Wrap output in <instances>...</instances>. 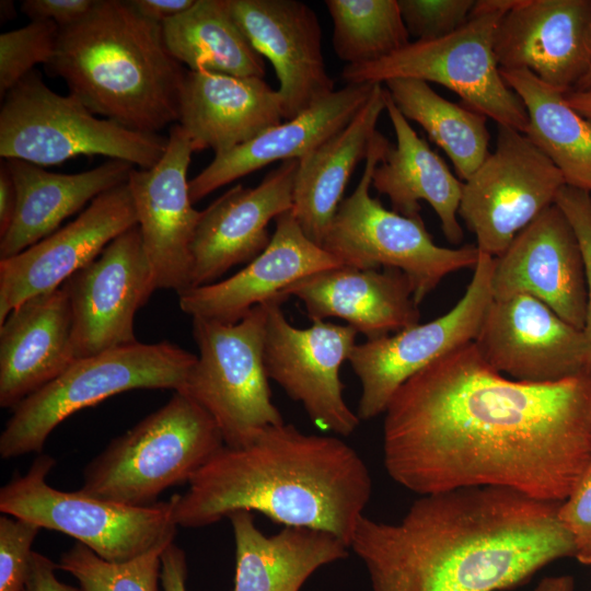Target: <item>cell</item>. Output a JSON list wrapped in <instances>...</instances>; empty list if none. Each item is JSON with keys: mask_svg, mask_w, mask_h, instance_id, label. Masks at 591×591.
<instances>
[{"mask_svg": "<svg viewBox=\"0 0 591 591\" xmlns=\"http://www.w3.org/2000/svg\"><path fill=\"white\" fill-rule=\"evenodd\" d=\"M571 91L589 92L591 91V67L589 71L582 77V79L575 85Z\"/></svg>", "mask_w": 591, "mask_h": 591, "instance_id": "obj_49", "label": "cell"}, {"mask_svg": "<svg viewBox=\"0 0 591 591\" xmlns=\"http://www.w3.org/2000/svg\"><path fill=\"white\" fill-rule=\"evenodd\" d=\"M197 356L169 341L135 343L76 359L60 375L20 402L0 436V455L40 453L51 431L73 413L137 389L177 392Z\"/></svg>", "mask_w": 591, "mask_h": 591, "instance_id": "obj_7", "label": "cell"}, {"mask_svg": "<svg viewBox=\"0 0 591 591\" xmlns=\"http://www.w3.org/2000/svg\"><path fill=\"white\" fill-rule=\"evenodd\" d=\"M375 84H346L294 118L225 153L215 154L210 164L189 181L192 202L273 162L302 159L355 117Z\"/></svg>", "mask_w": 591, "mask_h": 591, "instance_id": "obj_27", "label": "cell"}, {"mask_svg": "<svg viewBox=\"0 0 591 591\" xmlns=\"http://www.w3.org/2000/svg\"><path fill=\"white\" fill-rule=\"evenodd\" d=\"M555 204L570 221L583 254L588 283V305L582 331L591 350V193L565 185L559 190Z\"/></svg>", "mask_w": 591, "mask_h": 591, "instance_id": "obj_41", "label": "cell"}, {"mask_svg": "<svg viewBox=\"0 0 591 591\" xmlns=\"http://www.w3.org/2000/svg\"><path fill=\"white\" fill-rule=\"evenodd\" d=\"M137 225L128 183L97 196L70 223L0 259V324L24 301L59 288L118 235Z\"/></svg>", "mask_w": 591, "mask_h": 591, "instance_id": "obj_19", "label": "cell"}, {"mask_svg": "<svg viewBox=\"0 0 591 591\" xmlns=\"http://www.w3.org/2000/svg\"><path fill=\"white\" fill-rule=\"evenodd\" d=\"M385 111L396 136V146H391L374 169L371 185L389 197L393 211L405 217H419V201H427L439 217L447 240L460 243L463 230L457 215L463 182L416 134L389 92Z\"/></svg>", "mask_w": 591, "mask_h": 591, "instance_id": "obj_31", "label": "cell"}, {"mask_svg": "<svg viewBox=\"0 0 591 591\" xmlns=\"http://www.w3.org/2000/svg\"><path fill=\"white\" fill-rule=\"evenodd\" d=\"M228 3L241 32L275 69L286 120L334 92L323 57L321 25L311 7L297 0Z\"/></svg>", "mask_w": 591, "mask_h": 591, "instance_id": "obj_20", "label": "cell"}, {"mask_svg": "<svg viewBox=\"0 0 591 591\" xmlns=\"http://www.w3.org/2000/svg\"><path fill=\"white\" fill-rule=\"evenodd\" d=\"M16 188V210L0 237V259L12 257L58 230L61 222L101 194L128 182L132 164L113 160L62 174L22 160H4Z\"/></svg>", "mask_w": 591, "mask_h": 591, "instance_id": "obj_28", "label": "cell"}, {"mask_svg": "<svg viewBox=\"0 0 591 591\" xmlns=\"http://www.w3.org/2000/svg\"><path fill=\"white\" fill-rule=\"evenodd\" d=\"M275 224L268 246L243 269L221 281L179 292L181 310L192 317L236 323L259 304L285 302L282 292L294 282L343 266L303 233L292 209L278 216Z\"/></svg>", "mask_w": 591, "mask_h": 591, "instance_id": "obj_23", "label": "cell"}, {"mask_svg": "<svg viewBox=\"0 0 591 591\" xmlns=\"http://www.w3.org/2000/svg\"><path fill=\"white\" fill-rule=\"evenodd\" d=\"M187 560L182 548L170 543L161 554L160 582L163 591H187Z\"/></svg>", "mask_w": 591, "mask_h": 591, "instance_id": "obj_44", "label": "cell"}, {"mask_svg": "<svg viewBox=\"0 0 591 591\" xmlns=\"http://www.w3.org/2000/svg\"><path fill=\"white\" fill-rule=\"evenodd\" d=\"M312 322L338 317L367 340L396 334L419 323L414 288L399 269H357L348 266L312 274L287 288Z\"/></svg>", "mask_w": 591, "mask_h": 591, "instance_id": "obj_24", "label": "cell"}, {"mask_svg": "<svg viewBox=\"0 0 591 591\" xmlns=\"http://www.w3.org/2000/svg\"><path fill=\"white\" fill-rule=\"evenodd\" d=\"M228 519L235 543L232 591H299L317 569L349 555V545L326 531L283 526L265 535L251 511Z\"/></svg>", "mask_w": 591, "mask_h": 591, "instance_id": "obj_29", "label": "cell"}, {"mask_svg": "<svg viewBox=\"0 0 591 591\" xmlns=\"http://www.w3.org/2000/svg\"><path fill=\"white\" fill-rule=\"evenodd\" d=\"M281 303H267L264 362L269 380L300 403L318 427L339 437L350 436L360 419L344 399L340 368L357 345L358 332L325 321L296 327L285 316Z\"/></svg>", "mask_w": 591, "mask_h": 591, "instance_id": "obj_14", "label": "cell"}, {"mask_svg": "<svg viewBox=\"0 0 591 591\" xmlns=\"http://www.w3.org/2000/svg\"><path fill=\"white\" fill-rule=\"evenodd\" d=\"M57 569L58 565L50 558L34 552L23 591H82L80 587L61 582L56 576Z\"/></svg>", "mask_w": 591, "mask_h": 591, "instance_id": "obj_43", "label": "cell"}, {"mask_svg": "<svg viewBox=\"0 0 591 591\" xmlns=\"http://www.w3.org/2000/svg\"><path fill=\"white\" fill-rule=\"evenodd\" d=\"M493 269L494 257L480 252L464 296L448 313L355 346L348 361L361 384L357 410L360 420L384 414L404 382L475 339L493 301Z\"/></svg>", "mask_w": 591, "mask_h": 591, "instance_id": "obj_13", "label": "cell"}, {"mask_svg": "<svg viewBox=\"0 0 591 591\" xmlns=\"http://www.w3.org/2000/svg\"><path fill=\"white\" fill-rule=\"evenodd\" d=\"M533 591H575L573 578L569 575L543 578Z\"/></svg>", "mask_w": 591, "mask_h": 591, "instance_id": "obj_47", "label": "cell"}, {"mask_svg": "<svg viewBox=\"0 0 591 591\" xmlns=\"http://www.w3.org/2000/svg\"><path fill=\"white\" fill-rule=\"evenodd\" d=\"M383 85L404 117L448 154L463 182L483 164L490 140L485 115L445 100L422 80L391 79Z\"/></svg>", "mask_w": 591, "mask_h": 591, "instance_id": "obj_34", "label": "cell"}, {"mask_svg": "<svg viewBox=\"0 0 591 591\" xmlns=\"http://www.w3.org/2000/svg\"><path fill=\"white\" fill-rule=\"evenodd\" d=\"M560 502L471 487L420 496L395 523L363 515L350 549L373 591H502L575 557Z\"/></svg>", "mask_w": 591, "mask_h": 591, "instance_id": "obj_2", "label": "cell"}, {"mask_svg": "<svg viewBox=\"0 0 591 591\" xmlns=\"http://www.w3.org/2000/svg\"><path fill=\"white\" fill-rule=\"evenodd\" d=\"M268 305L236 323L193 317L198 356L182 389L216 421L224 445L240 448L265 428L285 422L271 401L264 362Z\"/></svg>", "mask_w": 591, "mask_h": 591, "instance_id": "obj_10", "label": "cell"}, {"mask_svg": "<svg viewBox=\"0 0 591 591\" xmlns=\"http://www.w3.org/2000/svg\"><path fill=\"white\" fill-rule=\"evenodd\" d=\"M161 30L170 54L192 71L265 76L264 59L234 22L228 0H196Z\"/></svg>", "mask_w": 591, "mask_h": 591, "instance_id": "obj_33", "label": "cell"}, {"mask_svg": "<svg viewBox=\"0 0 591 591\" xmlns=\"http://www.w3.org/2000/svg\"><path fill=\"white\" fill-rule=\"evenodd\" d=\"M333 47L347 65L384 58L410 43L397 0H326Z\"/></svg>", "mask_w": 591, "mask_h": 591, "instance_id": "obj_35", "label": "cell"}, {"mask_svg": "<svg viewBox=\"0 0 591 591\" xmlns=\"http://www.w3.org/2000/svg\"><path fill=\"white\" fill-rule=\"evenodd\" d=\"M193 152L184 129L174 124L161 160L150 169L134 167L127 182L157 289L177 293L190 288L192 243L201 217L189 196Z\"/></svg>", "mask_w": 591, "mask_h": 591, "instance_id": "obj_17", "label": "cell"}, {"mask_svg": "<svg viewBox=\"0 0 591 591\" xmlns=\"http://www.w3.org/2000/svg\"><path fill=\"white\" fill-rule=\"evenodd\" d=\"M299 160L282 161L257 186L237 184L201 210L192 243L190 288L217 282L268 246L270 221L292 209Z\"/></svg>", "mask_w": 591, "mask_h": 591, "instance_id": "obj_22", "label": "cell"}, {"mask_svg": "<svg viewBox=\"0 0 591 591\" xmlns=\"http://www.w3.org/2000/svg\"><path fill=\"white\" fill-rule=\"evenodd\" d=\"M494 50L500 69L571 91L591 67V0H520L502 16Z\"/></svg>", "mask_w": 591, "mask_h": 591, "instance_id": "obj_21", "label": "cell"}, {"mask_svg": "<svg viewBox=\"0 0 591 591\" xmlns=\"http://www.w3.org/2000/svg\"><path fill=\"white\" fill-rule=\"evenodd\" d=\"M557 517L572 536L578 561L588 565L591 559V461L559 503Z\"/></svg>", "mask_w": 591, "mask_h": 591, "instance_id": "obj_40", "label": "cell"}, {"mask_svg": "<svg viewBox=\"0 0 591 591\" xmlns=\"http://www.w3.org/2000/svg\"><path fill=\"white\" fill-rule=\"evenodd\" d=\"M493 299L532 296L558 316L583 329L588 283L576 232L553 204L522 229L506 251L494 257Z\"/></svg>", "mask_w": 591, "mask_h": 591, "instance_id": "obj_18", "label": "cell"}, {"mask_svg": "<svg viewBox=\"0 0 591 591\" xmlns=\"http://www.w3.org/2000/svg\"><path fill=\"white\" fill-rule=\"evenodd\" d=\"M382 449L390 477L419 496L498 487L561 502L591 461V372L517 381L467 343L398 387Z\"/></svg>", "mask_w": 591, "mask_h": 591, "instance_id": "obj_1", "label": "cell"}, {"mask_svg": "<svg viewBox=\"0 0 591 591\" xmlns=\"http://www.w3.org/2000/svg\"><path fill=\"white\" fill-rule=\"evenodd\" d=\"M278 90L262 78L186 70L177 124L195 151L225 153L281 124Z\"/></svg>", "mask_w": 591, "mask_h": 591, "instance_id": "obj_25", "label": "cell"}, {"mask_svg": "<svg viewBox=\"0 0 591 591\" xmlns=\"http://www.w3.org/2000/svg\"><path fill=\"white\" fill-rule=\"evenodd\" d=\"M528 113L524 135L553 162L568 186L591 193V119L571 108L565 92L526 69L502 70Z\"/></svg>", "mask_w": 591, "mask_h": 591, "instance_id": "obj_32", "label": "cell"}, {"mask_svg": "<svg viewBox=\"0 0 591 591\" xmlns=\"http://www.w3.org/2000/svg\"><path fill=\"white\" fill-rule=\"evenodd\" d=\"M565 100L571 108L591 119V91H568L565 93Z\"/></svg>", "mask_w": 591, "mask_h": 591, "instance_id": "obj_48", "label": "cell"}, {"mask_svg": "<svg viewBox=\"0 0 591 591\" xmlns=\"http://www.w3.org/2000/svg\"><path fill=\"white\" fill-rule=\"evenodd\" d=\"M386 89L376 83L355 117L299 160L292 212L303 233L322 246L356 166L366 160L376 124L386 109Z\"/></svg>", "mask_w": 591, "mask_h": 591, "instance_id": "obj_30", "label": "cell"}, {"mask_svg": "<svg viewBox=\"0 0 591 591\" xmlns=\"http://www.w3.org/2000/svg\"><path fill=\"white\" fill-rule=\"evenodd\" d=\"M588 566H591V559L589 560Z\"/></svg>", "mask_w": 591, "mask_h": 591, "instance_id": "obj_51", "label": "cell"}, {"mask_svg": "<svg viewBox=\"0 0 591 591\" xmlns=\"http://www.w3.org/2000/svg\"><path fill=\"white\" fill-rule=\"evenodd\" d=\"M565 185L559 170L524 134L498 125L495 151L463 182L459 215L477 248L498 257L555 204Z\"/></svg>", "mask_w": 591, "mask_h": 591, "instance_id": "obj_12", "label": "cell"}, {"mask_svg": "<svg viewBox=\"0 0 591 591\" xmlns=\"http://www.w3.org/2000/svg\"><path fill=\"white\" fill-rule=\"evenodd\" d=\"M520 0H477L468 21L455 32L432 40H415L376 61L346 65V84L417 79L447 86L465 105L499 126L522 134L528 113L506 83L495 55V35L502 16Z\"/></svg>", "mask_w": 591, "mask_h": 591, "instance_id": "obj_6", "label": "cell"}, {"mask_svg": "<svg viewBox=\"0 0 591 591\" xmlns=\"http://www.w3.org/2000/svg\"><path fill=\"white\" fill-rule=\"evenodd\" d=\"M196 0H128L142 18L163 24L189 9Z\"/></svg>", "mask_w": 591, "mask_h": 591, "instance_id": "obj_45", "label": "cell"}, {"mask_svg": "<svg viewBox=\"0 0 591 591\" xmlns=\"http://www.w3.org/2000/svg\"><path fill=\"white\" fill-rule=\"evenodd\" d=\"M0 155L39 166L78 155H104L139 169L163 157L167 137L129 129L99 118L72 94L48 88L36 71L28 73L2 99Z\"/></svg>", "mask_w": 591, "mask_h": 591, "instance_id": "obj_8", "label": "cell"}, {"mask_svg": "<svg viewBox=\"0 0 591 591\" xmlns=\"http://www.w3.org/2000/svg\"><path fill=\"white\" fill-rule=\"evenodd\" d=\"M46 68L93 114L129 129L159 134L177 124L186 70L167 50L161 25L123 0H96L60 28Z\"/></svg>", "mask_w": 591, "mask_h": 591, "instance_id": "obj_4", "label": "cell"}, {"mask_svg": "<svg viewBox=\"0 0 591 591\" xmlns=\"http://www.w3.org/2000/svg\"><path fill=\"white\" fill-rule=\"evenodd\" d=\"M16 188L12 175L2 160L0 164V237L9 230L16 210Z\"/></svg>", "mask_w": 591, "mask_h": 591, "instance_id": "obj_46", "label": "cell"}, {"mask_svg": "<svg viewBox=\"0 0 591 591\" xmlns=\"http://www.w3.org/2000/svg\"><path fill=\"white\" fill-rule=\"evenodd\" d=\"M74 360L72 314L63 288L24 301L0 324V406L13 409Z\"/></svg>", "mask_w": 591, "mask_h": 591, "instance_id": "obj_26", "label": "cell"}, {"mask_svg": "<svg viewBox=\"0 0 591 591\" xmlns=\"http://www.w3.org/2000/svg\"><path fill=\"white\" fill-rule=\"evenodd\" d=\"M61 287L71 308L76 359L137 343L136 313L157 289L139 227L115 237Z\"/></svg>", "mask_w": 591, "mask_h": 591, "instance_id": "obj_15", "label": "cell"}, {"mask_svg": "<svg viewBox=\"0 0 591 591\" xmlns=\"http://www.w3.org/2000/svg\"><path fill=\"white\" fill-rule=\"evenodd\" d=\"M409 36L432 40L450 35L470 19L475 0H397Z\"/></svg>", "mask_w": 591, "mask_h": 591, "instance_id": "obj_38", "label": "cell"}, {"mask_svg": "<svg viewBox=\"0 0 591 591\" xmlns=\"http://www.w3.org/2000/svg\"><path fill=\"white\" fill-rule=\"evenodd\" d=\"M40 528L27 520L0 517V591H23Z\"/></svg>", "mask_w": 591, "mask_h": 591, "instance_id": "obj_39", "label": "cell"}, {"mask_svg": "<svg viewBox=\"0 0 591 591\" xmlns=\"http://www.w3.org/2000/svg\"><path fill=\"white\" fill-rule=\"evenodd\" d=\"M96 0H24L22 12L31 21H51L60 28L81 20Z\"/></svg>", "mask_w": 591, "mask_h": 591, "instance_id": "obj_42", "label": "cell"}, {"mask_svg": "<svg viewBox=\"0 0 591 591\" xmlns=\"http://www.w3.org/2000/svg\"><path fill=\"white\" fill-rule=\"evenodd\" d=\"M55 463L39 453L24 475L14 474L0 489L1 513L72 536L112 563L131 560L174 541L172 499L132 507L80 490L62 491L46 482Z\"/></svg>", "mask_w": 591, "mask_h": 591, "instance_id": "obj_11", "label": "cell"}, {"mask_svg": "<svg viewBox=\"0 0 591 591\" xmlns=\"http://www.w3.org/2000/svg\"><path fill=\"white\" fill-rule=\"evenodd\" d=\"M59 33L60 27L51 21H31L0 35L1 99L34 71V66L50 62Z\"/></svg>", "mask_w": 591, "mask_h": 591, "instance_id": "obj_37", "label": "cell"}, {"mask_svg": "<svg viewBox=\"0 0 591 591\" xmlns=\"http://www.w3.org/2000/svg\"><path fill=\"white\" fill-rule=\"evenodd\" d=\"M164 548L152 549L128 561L112 563L77 542L61 555L57 565L79 581L82 591H158Z\"/></svg>", "mask_w": 591, "mask_h": 591, "instance_id": "obj_36", "label": "cell"}, {"mask_svg": "<svg viewBox=\"0 0 591 591\" xmlns=\"http://www.w3.org/2000/svg\"><path fill=\"white\" fill-rule=\"evenodd\" d=\"M483 360L528 383H553L591 372L582 329L529 294L493 299L473 340Z\"/></svg>", "mask_w": 591, "mask_h": 591, "instance_id": "obj_16", "label": "cell"}, {"mask_svg": "<svg viewBox=\"0 0 591 591\" xmlns=\"http://www.w3.org/2000/svg\"><path fill=\"white\" fill-rule=\"evenodd\" d=\"M1 16L4 15V20L14 15V9L12 1H1Z\"/></svg>", "mask_w": 591, "mask_h": 591, "instance_id": "obj_50", "label": "cell"}, {"mask_svg": "<svg viewBox=\"0 0 591 591\" xmlns=\"http://www.w3.org/2000/svg\"><path fill=\"white\" fill-rule=\"evenodd\" d=\"M390 148L389 140L376 131L361 178L340 202L322 247L343 266L402 270L410 280L419 305L447 275L468 267L474 269L480 252L476 245L439 246L421 216H402L371 197L373 171Z\"/></svg>", "mask_w": 591, "mask_h": 591, "instance_id": "obj_9", "label": "cell"}, {"mask_svg": "<svg viewBox=\"0 0 591 591\" xmlns=\"http://www.w3.org/2000/svg\"><path fill=\"white\" fill-rule=\"evenodd\" d=\"M371 493L369 468L352 447L282 422L244 447L223 445L171 499L177 526L202 528L246 510L350 545Z\"/></svg>", "mask_w": 591, "mask_h": 591, "instance_id": "obj_3", "label": "cell"}, {"mask_svg": "<svg viewBox=\"0 0 591 591\" xmlns=\"http://www.w3.org/2000/svg\"><path fill=\"white\" fill-rule=\"evenodd\" d=\"M224 445L212 417L183 393L140 420L83 470L81 493L148 507L169 487L188 483Z\"/></svg>", "mask_w": 591, "mask_h": 591, "instance_id": "obj_5", "label": "cell"}]
</instances>
